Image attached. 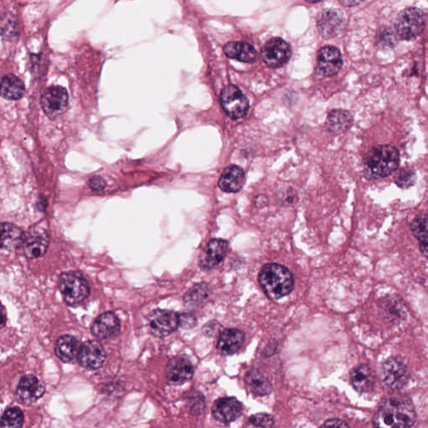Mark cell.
Instances as JSON below:
<instances>
[{
  "mask_svg": "<svg viewBox=\"0 0 428 428\" xmlns=\"http://www.w3.org/2000/svg\"><path fill=\"white\" fill-rule=\"evenodd\" d=\"M26 235L20 228L9 223L1 225V249L14 251L20 248L23 244Z\"/></svg>",
  "mask_w": 428,
  "mask_h": 428,
  "instance_id": "obj_24",
  "label": "cell"
},
{
  "mask_svg": "<svg viewBox=\"0 0 428 428\" xmlns=\"http://www.w3.org/2000/svg\"><path fill=\"white\" fill-rule=\"evenodd\" d=\"M411 230L419 242L422 254L428 259V216H420L413 220Z\"/></svg>",
  "mask_w": 428,
  "mask_h": 428,
  "instance_id": "obj_29",
  "label": "cell"
},
{
  "mask_svg": "<svg viewBox=\"0 0 428 428\" xmlns=\"http://www.w3.org/2000/svg\"><path fill=\"white\" fill-rule=\"evenodd\" d=\"M121 331V323L115 313L106 312L100 316L92 327V332L97 339L105 341L116 337Z\"/></svg>",
  "mask_w": 428,
  "mask_h": 428,
  "instance_id": "obj_18",
  "label": "cell"
},
{
  "mask_svg": "<svg viewBox=\"0 0 428 428\" xmlns=\"http://www.w3.org/2000/svg\"><path fill=\"white\" fill-rule=\"evenodd\" d=\"M228 249V242L223 240H213L203 251L199 257V267L209 271L216 267L225 260Z\"/></svg>",
  "mask_w": 428,
  "mask_h": 428,
  "instance_id": "obj_14",
  "label": "cell"
},
{
  "mask_svg": "<svg viewBox=\"0 0 428 428\" xmlns=\"http://www.w3.org/2000/svg\"><path fill=\"white\" fill-rule=\"evenodd\" d=\"M23 422V412L18 407H11L4 413L1 418V427L16 428L21 427Z\"/></svg>",
  "mask_w": 428,
  "mask_h": 428,
  "instance_id": "obj_31",
  "label": "cell"
},
{
  "mask_svg": "<svg viewBox=\"0 0 428 428\" xmlns=\"http://www.w3.org/2000/svg\"><path fill=\"white\" fill-rule=\"evenodd\" d=\"M291 55V50L287 42L279 38H274L264 46L262 56L264 63L270 68H279L287 63Z\"/></svg>",
  "mask_w": 428,
  "mask_h": 428,
  "instance_id": "obj_11",
  "label": "cell"
},
{
  "mask_svg": "<svg viewBox=\"0 0 428 428\" xmlns=\"http://www.w3.org/2000/svg\"><path fill=\"white\" fill-rule=\"evenodd\" d=\"M259 282L265 294L272 299L288 296L294 284L292 273L278 264H265L260 271Z\"/></svg>",
  "mask_w": 428,
  "mask_h": 428,
  "instance_id": "obj_3",
  "label": "cell"
},
{
  "mask_svg": "<svg viewBox=\"0 0 428 428\" xmlns=\"http://www.w3.org/2000/svg\"><path fill=\"white\" fill-rule=\"evenodd\" d=\"M180 326L183 329H190L197 324L196 317L193 314L184 313L179 315Z\"/></svg>",
  "mask_w": 428,
  "mask_h": 428,
  "instance_id": "obj_35",
  "label": "cell"
},
{
  "mask_svg": "<svg viewBox=\"0 0 428 428\" xmlns=\"http://www.w3.org/2000/svg\"><path fill=\"white\" fill-rule=\"evenodd\" d=\"M147 326L152 335L159 338L168 336L180 326L178 314L166 310H155L147 317Z\"/></svg>",
  "mask_w": 428,
  "mask_h": 428,
  "instance_id": "obj_8",
  "label": "cell"
},
{
  "mask_svg": "<svg viewBox=\"0 0 428 428\" xmlns=\"http://www.w3.org/2000/svg\"><path fill=\"white\" fill-rule=\"evenodd\" d=\"M427 26L424 13L417 8L403 9L398 14L395 23L397 35L403 40L416 39L424 31Z\"/></svg>",
  "mask_w": 428,
  "mask_h": 428,
  "instance_id": "obj_5",
  "label": "cell"
},
{
  "mask_svg": "<svg viewBox=\"0 0 428 428\" xmlns=\"http://www.w3.org/2000/svg\"><path fill=\"white\" fill-rule=\"evenodd\" d=\"M400 164V154L396 147L382 145L373 147L365 156L363 173L365 178L378 180L396 172Z\"/></svg>",
  "mask_w": 428,
  "mask_h": 428,
  "instance_id": "obj_2",
  "label": "cell"
},
{
  "mask_svg": "<svg viewBox=\"0 0 428 428\" xmlns=\"http://www.w3.org/2000/svg\"><path fill=\"white\" fill-rule=\"evenodd\" d=\"M212 412L218 422L230 423L242 415V406L235 397H223L214 402Z\"/></svg>",
  "mask_w": 428,
  "mask_h": 428,
  "instance_id": "obj_16",
  "label": "cell"
},
{
  "mask_svg": "<svg viewBox=\"0 0 428 428\" xmlns=\"http://www.w3.org/2000/svg\"><path fill=\"white\" fill-rule=\"evenodd\" d=\"M245 382L252 393L256 396H266L272 391V386L264 374L257 369H251L245 375Z\"/></svg>",
  "mask_w": 428,
  "mask_h": 428,
  "instance_id": "obj_25",
  "label": "cell"
},
{
  "mask_svg": "<svg viewBox=\"0 0 428 428\" xmlns=\"http://www.w3.org/2000/svg\"><path fill=\"white\" fill-rule=\"evenodd\" d=\"M245 175L244 170L237 166H228L220 180V188L227 193H237L244 187Z\"/></svg>",
  "mask_w": 428,
  "mask_h": 428,
  "instance_id": "obj_22",
  "label": "cell"
},
{
  "mask_svg": "<svg viewBox=\"0 0 428 428\" xmlns=\"http://www.w3.org/2000/svg\"><path fill=\"white\" fill-rule=\"evenodd\" d=\"M80 347L79 341L74 336L65 335L56 342L55 354L63 363H70L78 358Z\"/></svg>",
  "mask_w": 428,
  "mask_h": 428,
  "instance_id": "obj_23",
  "label": "cell"
},
{
  "mask_svg": "<svg viewBox=\"0 0 428 428\" xmlns=\"http://www.w3.org/2000/svg\"><path fill=\"white\" fill-rule=\"evenodd\" d=\"M393 34L394 33L390 30H387L386 31H382L380 33L379 39L380 44L387 46H393L395 44V41H397L396 36H394Z\"/></svg>",
  "mask_w": 428,
  "mask_h": 428,
  "instance_id": "obj_37",
  "label": "cell"
},
{
  "mask_svg": "<svg viewBox=\"0 0 428 428\" xmlns=\"http://www.w3.org/2000/svg\"><path fill=\"white\" fill-rule=\"evenodd\" d=\"M342 56L336 47H323L318 54V69L322 75L332 76L339 73L341 69Z\"/></svg>",
  "mask_w": 428,
  "mask_h": 428,
  "instance_id": "obj_19",
  "label": "cell"
},
{
  "mask_svg": "<svg viewBox=\"0 0 428 428\" xmlns=\"http://www.w3.org/2000/svg\"><path fill=\"white\" fill-rule=\"evenodd\" d=\"M49 246V236L44 228L35 226L27 232L23 240V252L27 258L35 260L45 255Z\"/></svg>",
  "mask_w": 428,
  "mask_h": 428,
  "instance_id": "obj_10",
  "label": "cell"
},
{
  "mask_svg": "<svg viewBox=\"0 0 428 428\" xmlns=\"http://www.w3.org/2000/svg\"><path fill=\"white\" fill-rule=\"evenodd\" d=\"M68 92L60 85L47 88L41 97L42 110L50 120H55L63 116L68 111Z\"/></svg>",
  "mask_w": 428,
  "mask_h": 428,
  "instance_id": "obj_7",
  "label": "cell"
},
{
  "mask_svg": "<svg viewBox=\"0 0 428 428\" xmlns=\"http://www.w3.org/2000/svg\"><path fill=\"white\" fill-rule=\"evenodd\" d=\"M189 409L190 412L193 413V414H199V413L202 412L204 407V400L203 397L198 395L197 397H194L189 400Z\"/></svg>",
  "mask_w": 428,
  "mask_h": 428,
  "instance_id": "obj_34",
  "label": "cell"
},
{
  "mask_svg": "<svg viewBox=\"0 0 428 428\" xmlns=\"http://www.w3.org/2000/svg\"><path fill=\"white\" fill-rule=\"evenodd\" d=\"M353 124V117L350 112L344 110H334L329 113L326 120V127L335 134H341L349 129Z\"/></svg>",
  "mask_w": 428,
  "mask_h": 428,
  "instance_id": "obj_28",
  "label": "cell"
},
{
  "mask_svg": "<svg viewBox=\"0 0 428 428\" xmlns=\"http://www.w3.org/2000/svg\"><path fill=\"white\" fill-rule=\"evenodd\" d=\"M166 378L173 385H182L191 380L194 368L191 361L184 356H176L171 360L166 368Z\"/></svg>",
  "mask_w": 428,
  "mask_h": 428,
  "instance_id": "obj_13",
  "label": "cell"
},
{
  "mask_svg": "<svg viewBox=\"0 0 428 428\" xmlns=\"http://www.w3.org/2000/svg\"><path fill=\"white\" fill-rule=\"evenodd\" d=\"M417 176L414 171L409 168H404L399 171L396 178H395V183H397L398 187L403 189L411 188L416 183Z\"/></svg>",
  "mask_w": 428,
  "mask_h": 428,
  "instance_id": "obj_32",
  "label": "cell"
},
{
  "mask_svg": "<svg viewBox=\"0 0 428 428\" xmlns=\"http://www.w3.org/2000/svg\"><path fill=\"white\" fill-rule=\"evenodd\" d=\"M106 358L103 346L96 341H89L80 347L77 360L83 368L97 370L104 365Z\"/></svg>",
  "mask_w": 428,
  "mask_h": 428,
  "instance_id": "obj_12",
  "label": "cell"
},
{
  "mask_svg": "<svg viewBox=\"0 0 428 428\" xmlns=\"http://www.w3.org/2000/svg\"><path fill=\"white\" fill-rule=\"evenodd\" d=\"M89 186L94 192H102L107 187L106 181L99 176H95L89 181Z\"/></svg>",
  "mask_w": 428,
  "mask_h": 428,
  "instance_id": "obj_36",
  "label": "cell"
},
{
  "mask_svg": "<svg viewBox=\"0 0 428 428\" xmlns=\"http://www.w3.org/2000/svg\"><path fill=\"white\" fill-rule=\"evenodd\" d=\"M223 50L230 58L236 59L242 63H253L256 59V50L253 46L247 43H228Z\"/></svg>",
  "mask_w": 428,
  "mask_h": 428,
  "instance_id": "obj_26",
  "label": "cell"
},
{
  "mask_svg": "<svg viewBox=\"0 0 428 428\" xmlns=\"http://www.w3.org/2000/svg\"><path fill=\"white\" fill-rule=\"evenodd\" d=\"M209 289L206 283L194 285L185 294L184 302L187 306L197 307L203 304L208 296Z\"/></svg>",
  "mask_w": 428,
  "mask_h": 428,
  "instance_id": "obj_30",
  "label": "cell"
},
{
  "mask_svg": "<svg viewBox=\"0 0 428 428\" xmlns=\"http://www.w3.org/2000/svg\"><path fill=\"white\" fill-rule=\"evenodd\" d=\"M46 392L45 384L35 375L23 377L17 387V397L23 404H31L40 399Z\"/></svg>",
  "mask_w": 428,
  "mask_h": 428,
  "instance_id": "obj_17",
  "label": "cell"
},
{
  "mask_svg": "<svg viewBox=\"0 0 428 428\" xmlns=\"http://www.w3.org/2000/svg\"><path fill=\"white\" fill-rule=\"evenodd\" d=\"M274 418L267 413H259L250 417L247 427H272L274 426Z\"/></svg>",
  "mask_w": 428,
  "mask_h": 428,
  "instance_id": "obj_33",
  "label": "cell"
},
{
  "mask_svg": "<svg viewBox=\"0 0 428 428\" xmlns=\"http://www.w3.org/2000/svg\"><path fill=\"white\" fill-rule=\"evenodd\" d=\"M350 379L351 385L360 393L372 391L375 383V373L366 365H360L351 370Z\"/></svg>",
  "mask_w": 428,
  "mask_h": 428,
  "instance_id": "obj_21",
  "label": "cell"
},
{
  "mask_svg": "<svg viewBox=\"0 0 428 428\" xmlns=\"http://www.w3.org/2000/svg\"><path fill=\"white\" fill-rule=\"evenodd\" d=\"M307 1H308L309 3L315 4V3H317V2H319V1H321V0H307Z\"/></svg>",
  "mask_w": 428,
  "mask_h": 428,
  "instance_id": "obj_41",
  "label": "cell"
},
{
  "mask_svg": "<svg viewBox=\"0 0 428 428\" xmlns=\"http://www.w3.org/2000/svg\"><path fill=\"white\" fill-rule=\"evenodd\" d=\"M6 309H4V306L2 307V324H1V327L3 328L4 326V325H6Z\"/></svg>",
  "mask_w": 428,
  "mask_h": 428,
  "instance_id": "obj_40",
  "label": "cell"
},
{
  "mask_svg": "<svg viewBox=\"0 0 428 428\" xmlns=\"http://www.w3.org/2000/svg\"><path fill=\"white\" fill-rule=\"evenodd\" d=\"M244 332L237 329H226L218 336L217 350L225 355H231L237 353L244 345Z\"/></svg>",
  "mask_w": 428,
  "mask_h": 428,
  "instance_id": "obj_20",
  "label": "cell"
},
{
  "mask_svg": "<svg viewBox=\"0 0 428 428\" xmlns=\"http://www.w3.org/2000/svg\"><path fill=\"white\" fill-rule=\"evenodd\" d=\"M364 0H340V2L345 6L353 7L358 6Z\"/></svg>",
  "mask_w": 428,
  "mask_h": 428,
  "instance_id": "obj_39",
  "label": "cell"
},
{
  "mask_svg": "<svg viewBox=\"0 0 428 428\" xmlns=\"http://www.w3.org/2000/svg\"><path fill=\"white\" fill-rule=\"evenodd\" d=\"M322 427H349V425L347 424V423L346 422L340 420V419H331V420L326 421L324 423V424L322 425Z\"/></svg>",
  "mask_w": 428,
  "mask_h": 428,
  "instance_id": "obj_38",
  "label": "cell"
},
{
  "mask_svg": "<svg viewBox=\"0 0 428 428\" xmlns=\"http://www.w3.org/2000/svg\"><path fill=\"white\" fill-rule=\"evenodd\" d=\"M221 105L227 115L232 119L245 117L249 111V101L235 85H228L222 90Z\"/></svg>",
  "mask_w": 428,
  "mask_h": 428,
  "instance_id": "obj_9",
  "label": "cell"
},
{
  "mask_svg": "<svg viewBox=\"0 0 428 428\" xmlns=\"http://www.w3.org/2000/svg\"><path fill=\"white\" fill-rule=\"evenodd\" d=\"M60 289L66 304L75 306L87 299L90 293L89 284L82 274L68 271L60 275Z\"/></svg>",
  "mask_w": 428,
  "mask_h": 428,
  "instance_id": "obj_4",
  "label": "cell"
},
{
  "mask_svg": "<svg viewBox=\"0 0 428 428\" xmlns=\"http://www.w3.org/2000/svg\"><path fill=\"white\" fill-rule=\"evenodd\" d=\"M416 420L417 413L411 398L406 395H393L380 404L373 424L378 427H411Z\"/></svg>",
  "mask_w": 428,
  "mask_h": 428,
  "instance_id": "obj_1",
  "label": "cell"
},
{
  "mask_svg": "<svg viewBox=\"0 0 428 428\" xmlns=\"http://www.w3.org/2000/svg\"><path fill=\"white\" fill-rule=\"evenodd\" d=\"M380 378L385 386L397 392L406 386L410 379V373L402 359L391 358L380 365Z\"/></svg>",
  "mask_w": 428,
  "mask_h": 428,
  "instance_id": "obj_6",
  "label": "cell"
},
{
  "mask_svg": "<svg viewBox=\"0 0 428 428\" xmlns=\"http://www.w3.org/2000/svg\"><path fill=\"white\" fill-rule=\"evenodd\" d=\"M344 26L343 14L336 9H326L317 18L318 30L326 38L338 36L343 31Z\"/></svg>",
  "mask_w": 428,
  "mask_h": 428,
  "instance_id": "obj_15",
  "label": "cell"
},
{
  "mask_svg": "<svg viewBox=\"0 0 428 428\" xmlns=\"http://www.w3.org/2000/svg\"><path fill=\"white\" fill-rule=\"evenodd\" d=\"M26 89L22 80L14 75H7L2 79L1 96L9 101L21 100Z\"/></svg>",
  "mask_w": 428,
  "mask_h": 428,
  "instance_id": "obj_27",
  "label": "cell"
}]
</instances>
